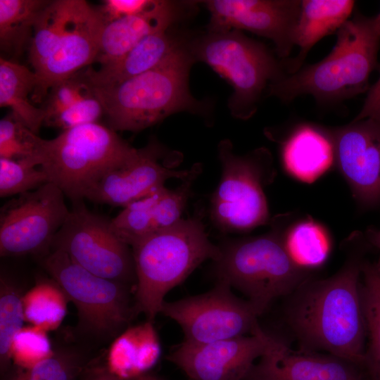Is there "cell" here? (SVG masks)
<instances>
[{
  "mask_svg": "<svg viewBox=\"0 0 380 380\" xmlns=\"http://www.w3.org/2000/svg\"><path fill=\"white\" fill-rule=\"evenodd\" d=\"M343 267L326 279L303 282L287 297L286 322L300 350L324 352L363 368L366 329L360 298L365 255L372 248L362 233Z\"/></svg>",
  "mask_w": 380,
  "mask_h": 380,
  "instance_id": "1",
  "label": "cell"
},
{
  "mask_svg": "<svg viewBox=\"0 0 380 380\" xmlns=\"http://www.w3.org/2000/svg\"><path fill=\"white\" fill-rule=\"evenodd\" d=\"M195 60L184 44L153 68L110 87H93L108 127L139 132L181 111L207 113L209 104L197 100L189 87Z\"/></svg>",
  "mask_w": 380,
  "mask_h": 380,
  "instance_id": "2",
  "label": "cell"
},
{
  "mask_svg": "<svg viewBox=\"0 0 380 380\" xmlns=\"http://www.w3.org/2000/svg\"><path fill=\"white\" fill-rule=\"evenodd\" d=\"M136 274V315L153 321L165 295L207 260L217 261L220 246L208 238L201 212L156 231L131 246Z\"/></svg>",
  "mask_w": 380,
  "mask_h": 380,
  "instance_id": "3",
  "label": "cell"
},
{
  "mask_svg": "<svg viewBox=\"0 0 380 380\" xmlns=\"http://www.w3.org/2000/svg\"><path fill=\"white\" fill-rule=\"evenodd\" d=\"M379 42L371 18L357 14L338 30L336 43L324 58L271 83L270 95L289 101L310 94L327 103L361 94L376 67Z\"/></svg>",
  "mask_w": 380,
  "mask_h": 380,
  "instance_id": "4",
  "label": "cell"
},
{
  "mask_svg": "<svg viewBox=\"0 0 380 380\" xmlns=\"http://www.w3.org/2000/svg\"><path fill=\"white\" fill-rule=\"evenodd\" d=\"M281 217L279 226L274 224L267 234L220 246L221 255L215 262L217 279L246 296L260 315L310 277L308 270L298 265L285 247Z\"/></svg>",
  "mask_w": 380,
  "mask_h": 380,
  "instance_id": "5",
  "label": "cell"
},
{
  "mask_svg": "<svg viewBox=\"0 0 380 380\" xmlns=\"http://www.w3.org/2000/svg\"><path fill=\"white\" fill-rule=\"evenodd\" d=\"M137 150L110 127L91 123L42 139L38 165L73 203L83 201L96 182L128 162Z\"/></svg>",
  "mask_w": 380,
  "mask_h": 380,
  "instance_id": "6",
  "label": "cell"
},
{
  "mask_svg": "<svg viewBox=\"0 0 380 380\" xmlns=\"http://www.w3.org/2000/svg\"><path fill=\"white\" fill-rule=\"evenodd\" d=\"M188 46L195 61L205 63L232 86L228 107L239 119H248L255 113L268 82L284 76L268 49L240 30L207 31L188 39Z\"/></svg>",
  "mask_w": 380,
  "mask_h": 380,
  "instance_id": "7",
  "label": "cell"
},
{
  "mask_svg": "<svg viewBox=\"0 0 380 380\" xmlns=\"http://www.w3.org/2000/svg\"><path fill=\"white\" fill-rule=\"evenodd\" d=\"M217 151L222 176L210 200L213 222L226 232H248L267 223L264 186L274 175L270 151L260 148L239 156L229 139L222 140Z\"/></svg>",
  "mask_w": 380,
  "mask_h": 380,
  "instance_id": "8",
  "label": "cell"
},
{
  "mask_svg": "<svg viewBox=\"0 0 380 380\" xmlns=\"http://www.w3.org/2000/svg\"><path fill=\"white\" fill-rule=\"evenodd\" d=\"M42 265L76 307L82 331L96 337H111L136 315L126 284L89 272L59 250L44 256Z\"/></svg>",
  "mask_w": 380,
  "mask_h": 380,
  "instance_id": "9",
  "label": "cell"
},
{
  "mask_svg": "<svg viewBox=\"0 0 380 380\" xmlns=\"http://www.w3.org/2000/svg\"><path fill=\"white\" fill-rule=\"evenodd\" d=\"M106 23L97 8L84 0H61L48 41L45 62L34 72L37 84L31 95L42 103L56 82L95 62Z\"/></svg>",
  "mask_w": 380,
  "mask_h": 380,
  "instance_id": "10",
  "label": "cell"
},
{
  "mask_svg": "<svg viewBox=\"0 0 380 380\" xmlns=\"http://www.w3.org/2000/svg\"><path fill=\"white\" fill-rule=\"evenodd\" d=\"M52 250L63 251L97 276L126 284L136 281L129 246L113 232L110 220L89 210L83 201L73 203L53 238Z\"/></svg>",
  "mask_w": 380,
  "mask_h": 380,
  "instance_id": "11",
  "label": "cell"
},
{
  "mask_svg": "<svg viewBox=\"0 0 380 380\" xmlns=\"http://www.w3.org/2000/svg\"><path fill=\"white\" fill-rule=\"evenodd\" d=\"M160 313L176 322L185 341L205 343L253 334L260 314L248 300L234 295L231 286L217 279L203 294L163 303Z\"/></svg>",
  "mask_w": 380,
  "mask_h": 380,
  "instance_id": "12",
  "label": "cell"
},
{
  "mask_svg": "<svg viewBox=\"0 0 380 380\" xmlns=\"http://www.w3.org/2000/svg\"><path fill=\"white\" fill-rule=\"evenodd\" d=\"M65 195L54 184L18 195L0 210V255H46L70 210Z\"/></svg>",
  "mask_w": 380,
  "mask_h": 380,
  "instance_id": "13",
  "label": "cell"
},
{
  "mask_svg": "<svg viewBox=\"0 0 380 380\" xmlns=\"http://www.w3.org/2000/svg\"><path fill=\"white\" fill-rule=\"evenodd\" d=\"M182 160L180 153L167 150L156 139H151L137 148L128 162L103 175L89 188L84 198L125 208L164 186L168 179H185L189 170L175 169Z\"/></svg>",
  "mask_w": 380,
  "mask_h": 380,
  "instance_id": "14",
  "label": "cell"
},
{
  "mask_svg": "<svg viewBox=\"0 0 380 380\" xmlns=\"http://www.w3.org/2000/svg\"><path fill=\"white\" fill-rule=\"evenodd\" d=\"M271 337L258 326L253 334L205 343L184 341L167 359L193 380H244Z\"/></svg>",
  "mask_w": 380,
  "mask_h": 380,
  "instance_id": "15",
  "label": "cell"
},
{
  "mask_svg": "<svg viewBox=\"0 0 380 380\" xmlns=\"http://www.w3.org/2000/svg\"><path fill=\"white\" fill-rule=\"evenodd\" d=\"M208 31L247 30L270 39L277 54L288 56L294 46L293 32L301 1L207 0Z\"/></svg>",
  "mask_w": 380,
  "mask_h": 380,
  "instance_id": "16",
  "label": "cell"
},
{
  "mask_svg": "<svg viewBox=\"0 0 380 380\" xmlns=\"http://www.w3.org/2000/svg\"><path fill=\"white\" fill-rule=\"evenodd\" d=\"M334 161L355 198L365 207L380 203V123L369 118L329 129Z\"/></svg>",
  "mask_w": 380,
  "mask_h": 380,
  "instance_id": "17",
  "label": "cell"
},
{
  "mask_svg": "<svg viewBox=\"0 0 380 380\" xmlns=\"http://www.w3.org/2000/svg\"><path fill=\"white\" fill-rule=\"evenodd\" d=\"M361 368L331 354L293 350L272 336L267 350L244 380H363Z\"/></svg>",
  "mask_w": 380,
  "mask_h": 380,
  "instance_id": "18",
  "label": "cell"
},
{
  "mask_svg": "<svg viewBox=\"0 0 380 380\" xmlns=\"http://www.w3.org/2000/svg\"><path fill=\"white\" fill-rule=\"evenodd\" d=\"M196 178L189 175L174 189L165 186L123 208L110 224L115 234L132 246L142 238L182 219Z\"/></svg>",
  "mask_w": 380,
  "mask_h": 380,
  "instance_id": "19",
  "label": "cell"
},
{
  "mask_svg": "<svg viewBox=\"0 0 380 380\" xmlns=\"http://www.w3.org/2000/svg\"><path fill=\"white\" fill-rule=\"evenodd\" d=\"M194 1L156 0L146 11L106 23L94 63L100 65L120 58L147 36L172 28L195 8Z\"/></svg>",
  "mask_w": 380,
  "mask_h": 380,
  "instance_id": "20",
  "label": "cell"
},
{
  "mask_svg": "<svg viewBox=\"0 0 380 380\" xmlns=\"http://www.w3.org/2000/svg\"><path fill=\"white\" fill-rule=\"evenodd\" d=\"M186 38L179 37L171 28L150 34L117 60L86 69L93 87H110L139 75L158 65L182 46Z\"/></svg>",
  "mask_w": 380,
  "mask_h": 380,
  "instance_id": "21",
  "label": "cell"
},
{
  "mask_svg": "<svg viewBox=\"0 0 380 380\" xmlns=\"http://www.w3.org/2000/svg\"><path fill=\"white\" fill-rule=\"evenodd\" d=\"M281 155L286 171L305 183L315 182L334 161L329 131L311 125H301L293 131L283 144Z\"/></svg>",
  "mask_w": 380,
  "mask_h": 380,
  "instance_id": "22",
  "label": "cell"
},
{
  "mask_svg": "<svg viewBox=\"0 0 380 380\" xmlns=\"http://www.w3.org/2000/svg\"><path fill=\"white\" fill-rule=\"evenodd\" d=\"M355 1L351 0L301 1L293 32L299 54L287 64L288 72L298 71L312 46L323 37L338 32L349 20Z\"/></svg>",
  "mask_w": 380,
  "mask_h": 380,
  "instance_id": "23",
  "label": "cell"
},
{
  "mask_svg": "<svg viewBox=\"0 0 380 380\" xmlns=\"http://www.w3.org/2000/svg\"><path fill=\"white\" fill-rule=\"evenodd\" d=\"M161 346L153 321L127 328L110 346L108 370L120 380L146 373L159 359Z\"/></svg>",
  "mask_w": 380,
  "mask_h": 380,
  "instance_id": "24",
  "label": "cell"
},
{
  "mask_svg": "<svg viewBox=\"0 0 380 380\" xmlns=\"http://www.w3.org/2000/svg\"><path fill=\"white\" fill-rule=\"evenodd\" d=\"M37 84L34 70L11 60L0 58V106L8 107L32 132L38 133L44 125V110L29 101Z\"/></svg>",
  "mask_w": 380,
  "mask_h": 380,
  "instance_id": "25",
  "label": "cell"
},
{
  "mask_svg": "<svg viewBox=\"0 0 380 380\" xmlns=\"http://www.w3.org/2000/svg\"><path fill=\"white\" fill-rule=\"evenodd\" d=\"M47 0H0V47L11 57L30 46L35 21Z\"/></svg>",
  "mask_w": 380,
  "mask_h": 380,
  "instance_id": "26",
  "label": "cell"
},
{
  "mask_svg": "<svg viewBox=\"0 0 380 380\" xmlns=\"http://www.w3.org/2000/svg\"><path fill=\"white\" fill-rule=\"evenodd\" d=\"M360 298L368 339L363 368L371 380H380V271L368 260L362 267Z\"/></svg>",
  "mask_w": 380,
  "mask_h": 380,
  "instance_id": "27",
  "label": "cell"
},
{
  "mask_svg": "<svg viewBox=\"0 0 380 380\" xmlns=\"http://www.w3.org/2000/svg\"><path fill=\"white\" fill-rule=\"evenodd\" d=\"M69 301L56 281L42 279L23 296L25 320L47 332L55 330L66 315Z\"/></svg>",
  "mask_w": 380,
  "mask_h": 380,
  "instance_id": "28",
  "label": "cell"
},
{
  "mask_svg": "<svg viewBox=\"0 0 380 380\" xmlns=\"http://www.w3.org/2000/svg\"><path fill=\"white\" fill-rule=\"evenodd\" d=\"M284 241L292 259L307 270L323 264L331 249L326 230L312 220L300 221L287 227Z\"/></svg>",
  "mask_w": 380,
  "mask_h": 380,
  "instance_id": "29",
  "label": "cell"
},
{
  "mask_svg": "<svg viewBox=\"0 0 380 380\" xmlns=\"http://www.w3.org/2000/svg\"><path fill=\"white\" fill-rule=\"evenodd\" d=\"M25 322L23 296L13 281L1 276L0 279V367L5 372L11 360L13 339Z\"/></svg>",
  "mask_w": 380,
  "mask_h": 380,
  "instance_id": "30",
  "label": "cell"
},
{
  "mask_svg": "<svg viewBox=\"0 0 380 380\" xmlns=\"http://www.w3.org/2000/svg\"><path fill=\"white\" fill-rule=\"evenodd\" d=\"M42 140L12 112L0 120V158L39 166L38 153Z\"/></svg>",
  "mask_w": 380,
  "mask_h": 380,
  "instance_id": "31",
  "label": "cell"
},
{
  "mask_svg": "<svg viewBox=\"0 0 380 380\" xmlns=\"http://www.w3.org/2000/svg\"><path fill=\"white\" fill-rule=\"evenodd\" d=\"M49 182L46 174L27 163L0 158V196L19 195Z\"/></svg>",
  "mask_w": 380,
  "mask_h": 380,
  "instance_id": "32",
  "label": "cell"
},
{
  "mask_svg": "<svg viewBox=\"0 0 380 380\" xmlns=\"http://www.w3.org/2000/svg\"><path fill=\"white\" fill-rule=\"evenodd\" d=\"M45 330L30 325L15 335L11 346V360L20 368H30L53 355Z\"/></svg>",
  "mask_w": 380,
  "mask_h": 380,
  "instance_id": "33",
  "label": "cell"
},
{
  "mask_svg": "<svg viewBox=\"0 0 380 380\" xmlns=\"http://www.w3.org/2000/svg\"><path fill=\"white\" fill-rule=\"evenodd\" d=\"M92 94L93 87L86 69L77 72L50 88L41 107L45 113L44 119Z\"/></svg>",
  "mask_w": 380,
  "mask_h": 380,
  "instance_id": "34",
  "label": "cell"
},
{
  "mask_svg": "<svg viewBox=\"0 0 380 380\" xmlns=\"http://www.w3.org/2000/svg\"><path fill=\"white\" fill-rule=\"evenodd\" d=\"M80 370L77 360L70 354L53 353L30 368H20L8 380H75Z\"/></svg>",
  "mask_w": 380,
  "mask_h": 380,
  "instance_id": "35",
  "label": "cell"
},
{
  "mask_svg": "<svg viewBox=\"0 0 380 380\" xmlns=\"http://www.w3.org/2000/svg\"><path fill=\"white\" fill-rule=\"evenodd\" d=\"M104 114L103 106L94 93L68 108L46 118L44 125L64 130L98 122Z\"/></svg>",
  "mask_w": 380,
  "mask_h": 380,
  "instance_id": "36",
  "label": "cell"
},
{
  "mask_svg": "<svg viewBox=\"0 0 380 380\" xmlns=\"http://www.w3.org/2000/svg\"><path fill=\"white\" fill-rule=\"evenodd\" d=\"M156 0H105L97 8L106 23L141 13Z\"/></svg>",
  "mask_w": 380,
  "mask_h": 380,
  "instance_id": "37",
  "label": "cell"
},
{
  "mask_svg": "<svg viewBox=\"0 0 380 380\" xmlns=\"http://www.w3.org/2000/svg\"><path fill=\"white\" fill-rule=\"evenodd\" d=\"M367 118L380 123V76L369 88L364 105L354 120Z\"/></svg>",
  "mask_w": 380,
  "mask_h": 380,
  "instance_id": "38",
  "label": "cell"
},
{
  "mask_svg": "<svg viewBox=\"0 0 380 380\" xmlns=\"http://www.w3.org/2000/svg\"><path fill=\"white\" fill-rule=\"evenodd\" d=\"M365 238L372 248H376L379 256L375 262L377 269L380 271V229L370 228L365 234Z\"/></svg>",
  "mask_w": 380,
  "mask_h": 380,
  "instance_id": "39",
  "label": "cell"
},
{
  "mask_svg": "<svg viewBox=\"0 0 380 380\" xmlns=\"http://www.w3.org/2000/svg\"><path fill=\"white\" fill-rule=\"evenodd\" d=\"M84 380H120L108 369H96L93 370Z\"/></svg>",
  "mask_w": 380,
  "mask_h": 380,
  "instance_id": "40",
  "label": "cell"
},
{
  "mask_svg": "<svg viewBox=\"0 0 380 380\" xmlns=\"http://www.w3.org/2000/svg\"><path fill=\"white\" fill-rule=\"evenodd\" d=\"M371 23L374 32L380 38V12L375 17L371 18Z\"/></svg>",
  "mask_w": 380,
  "mask_h": 380,
  "instance_id": "41",
  "label": "cell"
},
{
  "mask_svg": "<svg viewBox=\"0 0 380 380\" xmlns=\"http://www.w3.org/2000/svg\"><path fill=\"white\" fill-rule=\"evenodd\" d=\"M129 380H164L160 377H158L155 375H152L148 373H145L144 374L139 375L137 377H134L133 379H129Z\"/></svg>",
  "mask_w": 380,
  "mask_h": 380,
  "instance_id": "42",
  "label": "cell"
}]
</instances>
